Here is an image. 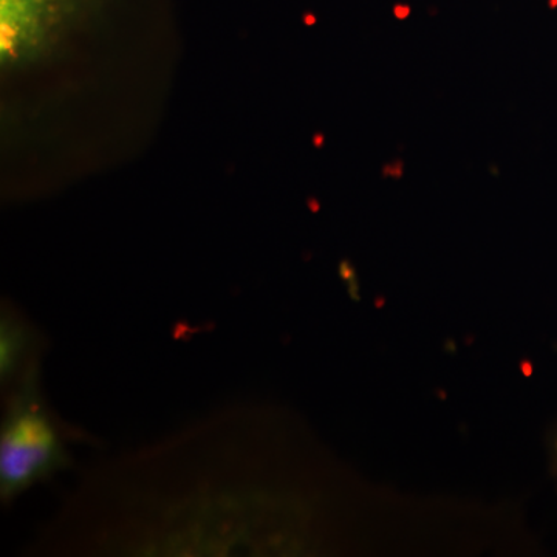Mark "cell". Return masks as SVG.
Wrapping results in <instances>:
<instances>
[{"label":"cell","instance_id":"obj_3","mask_svg":"<svg viewBox=\"0 0 557 557\" xmlns=\"http://www.w3.org/2000/svg\"><path fill=\"white\" fill-rule=\"evenodd\" d=\"M555 454H556V465H557V440H556V443H555Z\"/></svg>","mask_w":557,"mask_h":557},{"label":"cell","instance_id":"obj_1","mask_svg":"<svg viewBox=\"0 0 557 557\" xmlns=\"http://www.w3.org/2000/svg\"><path fill=\"white\" fill-rule=\"evenodd\" d=\"M0 428V498L10 504L70 465L67 440L39 388V359L16 384Z\"/></svg>","mask_w":557,"mask_h":557},{"label":"cell","instance_id":"obj_2","mask_svg":"<svg viewBox=\"0 0 557 557\" xmlns=\"http://www.w3.org/2000/svg\"><path fill=\"white\" fill-rule=\"evenodd\" d=\"M38 333L17 311L3 306L0 317V381L2 387L14 386L38 361Z\"/></svg>","mask_w":557,"mask_h":557}]
</instances>
